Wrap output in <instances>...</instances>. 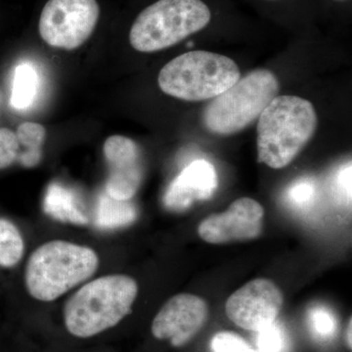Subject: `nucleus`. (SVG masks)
Returning <instances> with one entry per match:
<instances>
[{"mask_svg": "<svg viewBox=\"0 0 352 352\" xmlns=\"http://www.w3.org/2000/svg\"><path fill=\"white\" fill-rule=\"evenodd\" d=\"M22 149L16 132L0 127V170L10 168L18 163Z\"/></svg>", "mask_w": 352, "mask_h": 352, "instance_id": "18", "label": "nucleus"}, {"mask_svg": "<svg viewBox=\"0 0 352 352\" xmlns=\"http://www.w3.org/2000/svg\"><path fill=\"white\" fill-rule=\"evenodd\" d=\"M312 190L314 188H312L311 185L308 184V183L300 182L291 190V197L293 200L296 201L308 200L309 197L312 195Z\"/></svg>", "mask_w": 352, "mask_h": 352, "instance_id": "22", "label": "nucleus"}, {"mask_svg": "<svg viewBox=\"0 0 352 352\" xmlns=\"http://www.w3.org/2000/svg\"><path fill=\"white\" fill-rule=\"evenodd\" d=\"M24 252V239L18 227L0 217V267H15L22 261Z\"/></svg>", "mask_w": 352, "mask_h": 352, "instance_id": "16", "label": "nucleus"}, {"mask_svg": "<svg viewBox=\"0 0 352 352\" xmlns=\"http://www.w3.org/2000/svg\"><path fill=\"white\" fill-rule=\"evenodd\" d=\"M279 89L277 76L272 72L254 69L208 104L201 117L204 126L217 135L242 131L258 119Z\"/></svg>", "mask_w": 352, "mask_h": 352, "instance_id": "6", "label": "nucleus"}, {"mask_svg": "<svg viewBox=\"0 0 352 352\" xmlns=\"http://www.w3.org/2000/svg\"><path fill=\"white\" fill-rule=\"evenodd\" d=\"M285 346L283 331L273 322L271 325L259 331L258 346L261 352H281Z\"/></svg>", "mask_w": 352, "mask_h": 352, "instance_id": "20", "label": "nucleus"}, {"mask_svg": "<svg viewBox=\"0 0 352 352\" xmlns=\"http://www.w3.org/2000/svg\"><path fill=\"white\" fill-rule=\"evenodd\" d=\"M264 208L254 199L234 201L226 212L206 217L198 227L201 239L212 245L254 240L263 230Z\"/></svg>", "mask_w": 352, "mask_h": 352, "instance_id": "9", "label": "nucleus"}, {"mask_svg": "<svg viewBox=\"0 0 352 352\" xmlns=\"http://www.w3.org/2000/svg\"><path fill=\"white\" fill-rule=\"evenodd\" d=\"M208 319V305L192 294L173 296L160 309L152 322V335L170 340L173 347L186 346L200 333Z\"/></svg>", "mask_w": 352, "mask_h": 352, "instance_id": "10", "label": "nucleus"}, {"mask_svg": "<svg viewBox=\"0 0 352 352\" xmlns=\"http://www.w3.org/2000/svg\"><path fill=\"white\" fill-rule=\"evenodd\" d=\"M214 16L208 0H156L132 23L129 43L139 52L166 50L206 31Z\"/></svg>", "mask_w": 352, "mask_h": 352, "instance_id": "4", "label": "nucleus"}, {"mask_svg": "<svg viewBox=\"0 0 352 352\" xmlns=\"http://www.w3.org/2000/svg\"><path fill=\"white\" fill-rule=\"evenodd\" d=\"M330 1L333 2V3H346V2L351 1V0H330Z\"/></svg>", "mask_w": 352, "mask_h": 352, "instance_id": "25", "label": "nucleus"}, {"mask_svg": "<svg viewBox=\"0 0 352 352\" xmlns=\"http://www.w3.org/2000/svg\"><path fill=\"white\" fill-rule=\"evenodd\" d=\"M99 16L96 0H48L39 18V34L51 47L76 50L90 38Z\"/></svg>", "mask_w": 352, "mask_h": 352, "instance_id": "7", "label": "nucleus"}, {"mask_svg": "<svg viewBox=\"0 0 352 352\" xmlns=\"http://www.w3.org/2000/svg\"><path fill=\"white\" fill-rule=\"evenodd\" d=\"M98 254L91 248L53 240L32 252L25 270L28 293L38 302H51L94 276Z\"/></svg>", "mask_w": 352, "mask_h": 352, "instance_id": "3", "label": "nucleus"}, {"mask_svg": "<svg viewBox=\"0 0 352 352\" xmlns=\"http://www.w3.org/2000/svg\"><path fill=\"white\" fill-rule=\"evenodd\" d=\"M138 219V210L129 201L116 200L104 193L99 201L97 224L103 228L126 226Z\"/></svg>", "mask_w": 352, "mask_h": 352, "instance_id": "15", "label": "nucleus"}, {"mask_svg": "<svg viewBox=\"0 0 352 352\" xmlns=\"http://www.w3.org/2000/svg\"><path fill=\"white\" fill-rule=\"evenodd\" d=\"M138 295V282L127 275H106L87 282L65 303V327L78 339L100 335L131 314Z\"/></svg>", "mask_w": 352, "mask_h": 352, "instance_id": "1", "label": "nucleus"}, {"mask_svg": "<svg viewBox=\"0 0 352 352\" xmlns=\"http://www.w3.org/2000/svg\"><path fill=\"white\" fill-rule=\"evenodd\" d=\"M317 124L311 102L277 95L258 118V162L274 170L289 166L314 135Z\"/></svg>", "mask_w": 352, "mask_h": 352, "instance_id": "2", "label": "nucleus"}, {"mask_svg": "<svg viewBox=\"0 0 352 352\" xmlns=\"http://www.w3.org/2000/svg\"><path fill=\"white\" fill-rule=\"evenodd\" d=\"M38 88V75L32 65L21 64L14 76L11 105L18 110L31 106Z\"/></svg>", "mask_w": 352, "mask_h": 352, "instance_id": "17", "label": "nucleus"}, {"mask_svg": "<svg viewBox=\"0 0 352 352\" xmlns=\"http://www.w3.org/2000/svg\"><path fill=\"white\" fill-rule=\"evenodd\" d=\"M212 352H258L242 337L232 332H219L212 338L210 344Z\"/></svg>", "mask_w": 352, "mask_h": 352, "instance_id": "19", "label": "nucleus"}, {"mask_svg": "<svg viewBox=\"0 0 352 352\" xmlns=\"http://www.w3.org/2000/svg\"><path fill=\"white\" fill-rule=\"evenodd\" d=\"M259 1L267 4H280L283 3V2L289 1V0H259Z\"/></svg>", "mask_w": 352, "mask_h": 352, "instance_id": "24", "label": "nucleus"}, {"mask_svg": "<svg viewBox=\"0 0 352 352\" xmlns=\"http://www.w3.org/2000/svg\"><path fill=\"white\" fill-rule=\"evenodd\" d=\"M16 135L22 149L18 164L25 168L38 166L43 159V145L46 136L44 126L36 122H24L18 127Z\"/></svg>", "mask_w": 352, "mask_h": 352, "instance_id": "14", "label": "nucleus"}, {"mask_svg": "<svg viewBox=\"0 0 352 352\" xmlns=\"http://www.w3.org/2000/svg\"><path fill=\"white\" fill-rule=\"evenodd\" d=\"M103 153L109 168L105 193L116 200H131L144 177L140 148L131 138L113 135L106 139Z\"/></svg>", "mask_w": 352, "mask_h": 352, "instance_id": "11", "label": "nucleus"}, {"mask_svg": "<svg viewBox=\"0 0 352 352\" xmlns=\"http://www.w3.org/2000/svg\"><path fill=\"white\" fill-rule=\"evenodd\" d=\"M219 179L214 166L206 160L188 164L170 183L164 204L171 212L188 210L196 201L210 200L217 191Z\"/></svg>", "mask_w": 352, "mask_h": 352, "instance_id": "12", "label": "nucleus"}, {"mask_svg": "<svg viewBox=\"0 0 352 352\" xmlns=\"http://www.w3.org/2000/svg\"><path fill=\"white\" fill-rule=\"evenodd\" d=\"M241 78L239 67L230 58L196 50L164 65L157 78L162 91L189 102L214 99Z\"/></svg>", "mask_w": 352, "mask_h": 352, "instance_id": "5", "label": "nucleus"}, {"mask_svg": "<svg viewBox=\"0 0 352 352\" xmlns=\"http://www.w3.org/2000/svg\"><path fill=\"white\" fill-rule=\"evenodd\" d=\"M284 305V295L272 280H252L229 296L226 314L244 330L259 332L276 320Z\"/></svg>", "mask_w": 352, "mask_h": 352, "instance_id": "8", "label": "nucleus"}, {"mask_svg": "<svg viewBox=\"0 0 352 352\" xmlns=\"http://www.w3.org/2000/svg\"><path fill=\"white\" fill-rule=\"evenodd\" d=\"M44 210L53 219L61 221L80 226L88 223L87 215L78 208L74 194L57 183L48 187L44 199Z\"/></svg>", "mask_w": 352, "mask_h": 352, "instance_id": "13", "label": "nucleus"}, {"mask_svg": "<svg viewBox=\"0 0 352 352\" xmlns=\"http://www.w3.org/2000/svg\"><path fill=\"white\" fill-rule=\"evenodd\" d=\"M351 332H352V319L351 317V318H349V324H347V328H346V346H347V347H349V351H351V349H352Z\"/></svg>", "mask_w": 352, "mask_h": 352, "instance_id": "23", "label": "nucleus"}, {"mask_svg": "<svg viewBox=\"0 0 352 352\" xmlns=\"http://www.w3.org/2000/svg\"><path fill=\"white\" fill-rule=\"evenodd\" d=\"M312 326L315 332L323 337L332 335L335 330V321L332 315L324 310H316L311 315Z\"/></svg>", "mask_w": 352, "mask_h": 352, "instance_id": "21", "label": "nucleus"}]
</instances>
